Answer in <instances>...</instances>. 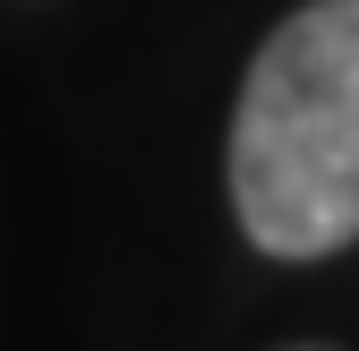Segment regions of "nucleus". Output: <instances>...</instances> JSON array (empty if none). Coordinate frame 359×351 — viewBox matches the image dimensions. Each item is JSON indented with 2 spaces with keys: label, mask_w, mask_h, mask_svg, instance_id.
Here are the masks:
<instances>
[{
  "label": "nucleus",
  "mask_w": 359,
  "mask_h": 351,
  "mask_svg": "<svg viewBox=\"0 0 359 351\" xmlns=\"http://www.w3.org/2000/svg\"><path fill=\"white\" fill-rule=\"evenodd\" d=\"M222 180L265 257L308 266L359 240V0H308L257 43Z\"/></svg>",
  "instance_id": "obj_1"
},
{
  "label": "nucleus",
  "mask_w": 359,
  "mask_h": 351,
  "mask_svg": "<svg viewBox=\"0 0 359 351\" xmlns=\"http://www.w3.org/2000/svg\"><path fill=\"white\" fill-rule=\"evenodd\" d=\"M291 351H325V343H291Z\"/></svg>",
  "instance_id": "obj_2"
}]
</instances>
